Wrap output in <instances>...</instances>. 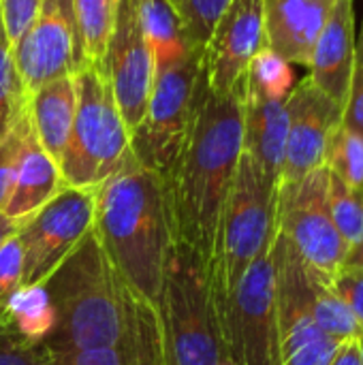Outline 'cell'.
Returning a JSON list of instances; mask_svg holds the SVG:
<instances>
[{"label": "cell", "instance_id": "6da1fadb", "mask_svg": "<svg viewBox=\"0 0 363 365\" xmlns=\"http://www.w3.org/2000/svg\"><path fill=\"white\" fill-rule=\"evenodd\" d=\"M242 88L216 94L201 83L182 152L169 173L175 242L212 263L220 214L244 150Z\"/></svg>", "mask_w": 363, "mask_h": 365}, {"label": "cell", "instance_id": "7a4b0ae2", "mask_svg": "<svg viewBox=\"0 0 363 365\" xmlns=\"http://www.w3.org/2000/svg\"><path fill=\"white\" fill-rule=\"evenodd\" d=\"M94 233L120 276L156 308L175 246L169 180L131 156L96 186Z\"/></svg>", "mask_w": 363, "mask_h": 365}, {"label": "cell", "instance_id": "3957f363", "mask_svg": "<svg viewBox=\"0 0 363 365\" xmlns=\"http://www.w3.org/2000/svg\"><path fill=\"white\" fill-rule=\"evenodd\" d=\"M45 287L56 308L51 353L116 346L158 323L156 308L120 276L94 229Z\"/></svg>", "mask_w": 363, "mask_h": 365}, {"label": "cell", "instance_id": "277c9868", "mask_svg": "<svg viewBox=\"0 0 363 365\" xmlns=\"http://www.w3.org/2000/svg\"><path fill=\"white\" fill-rule=\"evenodd\" d=\"M165 365L229 364L214 304L210 265L175 242L156 299Z\"/></svg>", "mask_w": 363, "mask_h": 365}, {"label": "cell", "instance_id": "5b68a950", "mask_svg": "<svg viewBox=\"0 0 363 365\" xmlns=\"http://www.w3.org/2000/svg\"><path fill=\"white\" fill-rule=\"evenodd\" d=\"M278 186L242 150L229 188L210 263L218 319L252 261L274 242Z\"/></svg>", "mask_w": 363, "mask_h": 365}, {"label": "cell", "instance_id": "8992f818", "mask_svg": "<svg viewBox=\"0 0 363 365\" xmlns=\"http://www.w3.org/2000/svg\"><path fill=\"white\" fill-rule=\"evenodd\" d=\"M77 109L68 145L60 160L66 186L96 188L131 156V130L101 64L75 73Z\"/></svg>", "mask_w": 363, "mask_h": 365}, {"label": "cell", "instance_id": "52a82bcc", "mask_svg": "<svg viewBox=\"0 0 363 365\" xmlns=\"http://www.w3.org/2000/svg\"><path fill=\"white\" fill-rule=\"evenodd\" d=\"M199 47L154 64V81L141 124L131 135V150L137 163L169 178L199 101L203 73Z\"/></svg>", "mask_w": 363, "mask_h": 365}, {"label": "cell", "instance_id": "ba28073f", "mask_svg": "<svg viewBox=\"0 0 363 365\" xmlns=\"http://www.w3.org/2000/svg\"><path fill=\"white\" fill-rule=\"evenodd\" d=\"M327 188V167H319L302 180L282 182L276 201V231L317 278L332 282L349 248L329 216Z\"/></svg>", "mask_w": 363, "mask_h": 365}, {"label": "cell", "instance_id": "9c48e42d", "mask_svg": "<svg viewBox=\"0 0 363 365\" xmlns=\"http://www.w3.org/2000/svg\"><path fill=\"white\" fill-rule=\"evenodd\" d=\"M274 242L252 261L220 314L231 365H280Z\"/></svg>", "mask_w": 363, "mask_h": 365}, {"label": "cell", "instance_id": "30bf717a", "mask_svg": "<svg viewBox=\"0 0 363 365\" xmlns=\"http://www.w3.org/2000/svg\"><path fill=\"white\" fill-rule=\"evenodd\" d=\"M280 365H329L344 342L329 338L312 314V272L291 244L274 235Z\"/></svg>", "mask_w": 363, "mask_h": 365}, {"label": "cell", "instance_id": "8fae6325", "mask_svg": "<svg viewBox=\"0 0 363 365\" xmlns=\"http://www.w3.org/2000/svg\"><path fill=\"white\" fill-rule=\"evenodd\" d=\"M96 188L64 186L39 212L19 222L24 284H47L94 229Z\"/></svg>", "mask_w": 363, "mask_h": 365}, {"label": "cell", "instance_id": "7c38bea8", "mask_svg": "<svg viewBox=\"0 0 363 365\" xmlns=\"http://www.w3.org/2000/svg\"><path fill=\"white\" fill-rule=\"evenodd\" d=\"M11 47L28 92L83 68L73 0H41L34 19Z\"/></svg>", "mask_w": 363, "mask_h": 365}, {"label": "cell", "instance_id": "4fadbf2b", "mask_svg": "<svg viewBox=\"0 0 363 365\" xmlns=\"http://www.w3.org/2000/svg\"><path fill=\"white\" fill-rule=\"evenodd\" d=\"M101 66L133 135L143 120L154 81V53L139 17V0L118 2L113 32Z\"/></svg>", "mask_w": 363, "mask_h": 365}, {"label": "cell", "instance_id": "5bb4252c", "mask_svg": "<svg viewBox=\"0 0 363 365\" xmlns=\"http://www.w3.org/2000/svg\"><path fill=\"white\" fill-rule=\"evenodd\" d=\"M265 47L263 0H229L201 51L208 90L227 94L242 88L255 53Z\"/></svg>", "mask_w": 363, "mask_h": 365}, {"label": "cell", "instance_id": "9a60e30c", "mask_svg": "<svg viewBox=\"0 0 363 365\" xmlns=\"http://www.w3.org/2000/svg\"><path fill=\"white\" fill-rule=\"evenodd\" d=\"M287 113L289 133L280 184L302 180L310 171L325 167L327 143L342 122V107L321 92L308 75L289 92Z\"/></svg>", "mask_w": 363, "mask_h": 365}, {"label": "cell", "instance_id": "2e32d148", "mask_svg": "<svg viewBox=\"0 0 363 365\" xmlns=\"http://www.w3.org/2000/svg\"><path fill=\"white\" fill-rule=\"evenodd\" d=\"M355 47L357 34L353 0H338L315 43L308 64V77L321 92H325L334 103H338L342 111L357 66Z\"/></svg>", "mask_w": 363, "mask_h": 365}, {"label": "cell", "instance_id": "e0dca14e", "mask_svg": "<svg viewBox=\"0 0 363 365\" xmlns=\"http://www.w3.org/2000/svg\"><path fill=\"white\" fill-rule=\"evenodd\" d=\"M338 0H263L265 45L289 64L306 66Z\"/></svg>", "mask_w": 363, "mask_h": 365}, {"label": "cell", "instance_id": "ac0fdd59", "mask_svg": "<svg viewBox=\"0 0 363 365\" xmlns=\"http://www.w3.org/2000/svg\"><path fill=\"white\" fill-rule=\"evenodd\" d=\"M64 180L60 173V165L41 148L36 135L30 126V118L26 111L24 139L15 165L13 188L2 214L17 225L39 212L49 199H53L62 188Z\"/></svg>", "mask_w": 363, "mask_h": 365}, {"label": "cell", "instance_id": "d6986e66", "mask_svg": "<svg viewBox=\"0 0 363 365\" xmlns=\"http://www.w3.org/2000/svg\"><path fill=\"white\" fill-rule=\"evenodd\" d=\"M244 152L278 186L285 163L289 113L287 101L267 98L244 83Z\"/></svg>", "mask_w": 363, "mask_h": 365}, {"label": "cell", "instance_id": "ffe728a7", "mask_svg": "<svg viewBox=\"0 0 363 365\" xmlns=\"http://www.w3.org/2000/svg\"><path fill=\"white\" fill-rule=\"evenodd\" d=\"M77 109L75 75L58 77L28 92V118L41 148L60 165L68 145Z\"/></svg>", "mask_w": 363, "mask_h": 365}, {"label": "cell", "instance_id": "44dd1931", "mask_svg": "<svg viewBox=\"0 0 363 365\" xmlns=\"http://www.w3.org/2000/svg\"><path fill=\"white\" fill-rule=\"evenodd\" d=\"M53 365H165L160 323L116 346L53 353Z\"/></svg>", "mask_w": 363, "mask_h": 365}, {"label": "cell", "instance_id": "7402d4cb", "mask_svg": "<svg viewBox=\"0 0 363 365\" xmlns=\"http://www.w3.org/2000/svg\"><path fill=\"white\" fill-rule=\"evenodd\" d=\"M139 17L154 53V64L178 58L193 47L182 13L171 0H139Z\"/></svg>", "mask_w": 363, "mask_h": 365}, {"label": "cell", "instance_id": "603a6c76", "mask_svg": "<svg viewBox=\"0 0 363 365\" xmlns=\"http://www.w3.org/2000/svg\"><path fill=\"white\" fill-rule=\"evenodd\" d=\"M4 321L30 342H47L56 329V308L45 284H21L6 302Z\"/></svg>", "mask_w": 363, "mask_h": 365}, {"label": "cell", "instance_id": "cb8c5ba5", "mask_svg": "<svg viewBox=\"0 0 363 365\" xmlns=\"http://www.w3.org/2000/svg\"><path fill=\"white\" fill-rule=\"evenodd\" d=\"M120 0H73L79 47L86 64H101L113 32Z\"/></svg>", "mask_w": 363, "mask_h": 365}, {"label": "cell", "instance_id": "d4e9b609", "mask_svg": "<svg viewBox=\"0 0 363 365\" xmlns=\"http://www.w3.org/2000/svg\"><path fill=\"white\" fill-rule=\"evenodd\" d=\"M28 90L17 71L13 47L6 38L0 19V141L15 128L19 118L26 113Z\"/></svg>", "mask_w": 363, "mask_h": 365}, {"label": "cell", "instance_id": "484cf974", "mask_svg": "<svg viewBox=\"0 0 363 365\" xmlns=\"http://www.w3.org/2000/svg\"><path fill=\"white\" fill-rule=\"evenodd\" d=\"M312 314L319 327L338 342L357 340L363 334L349 306L334 293L329 282L312 274Z\"/></svg>", "mask_w": 363, "mask_h": 365}, {"label": "cell", "instance_id": "4316f807", "mask_svg": "<svg viewBox=\"0 0 363 365\" xmlns=\"http://www.w3.org/2000/svg\"><path fill=\"white\" fill-rule=\"evenodd\" d=\"M244 83L267 98L287 101L289 92L293 90V68L282 56L265 45L250 60Z\"/></svg>", "mask_w": 363, "mask_h": 365}, {"label": "cell", "instance_id": "83f0119b", "mask_svg": "<svg viewBox=\"0 0 363 365\" xmlns=\"http://www.w3.org/2000/svg\"><path fill=\"white\" fill-rule=\"evenodd\" d=\"M327 203L329 216L342 242L347 248H353L363 237V188H351L340 178L329 173Z\"/></svg>", "mask_w": 363, "mask_h": 365}, {"label": "cell", "instance_id": "f1b7e54d", "mask_svg": "<svg viewBox=\"0 0 363 365\" xmlns=\"http://www.w3.org/2000/svg\"><path fill=\"white\" fill-rule=\"evenodd\" d=\"M325 167L329 173L340 178L351 188H363V135L340 122L334 130L327 152Z\"/></svg>", "mask_w": 363, "mask_h": 365}, {"label": "cell", "instance_id": "f546056e", "mask_svg": "<svg viewBox=\"0 0 363 365\" xmlns=\"http://www.w3.org/2000/svg\"><path fill=\"white\" fill-rule=\"evenodd\" d=\"M0 365H53V353L47 342H30L0 319Z\"/></svg>", "mask_w": 363, "mask_h": 365}, {"label": "cell", "instance_id": "4dcf8cb0", "mask_svg": "<svg viewBox=\"0 0 363 365\" xmlns=\"http://www.w3.org/2000/svg\"><path fill=\"white\" fill-rule=\"evenodd\" d=\"M227 4L229 0H180V13L193 45L203 49Z\"/></svg>", "mask_w": 363, "mask_h": 365}, {"label": "cell", "instance_id": "1f68e13d", "mask_svg": "<svg viewBox=\"0 0 363 365\" xmlns=\"http://www.w3.org/2000/svg\"><path fill=\"white\" fill-rule=\"evenodd\" d=\"M24 284V246L17 235H9L0 244V319L4 321V308L9 297Z\"/></svg>", "mask_w": 363, "mask_h": 365}, {"label": "cell", "instance_id": "d6a6232c", "mask_svg": "<svg viewBox=\"0 0 363 365\" xmlns=\"http://www.w3.org/2000/svg\"><path fill=\"white\" fill-rule=\"evenodd\" d=\"M24 126H26V113L19 118L15 128L0 141V214L9 201L11 188H13V178H15V165L24 139Z\"/></svg>", "mask_w": 363, "mask_h": 365}, {"label": "cell", "instance_id": "836d02e7", "mask_svg": "<svg viewBox=\"0 0 363 365\" xmlns=\"http://www.w3.org/2000/svg\"><path fill=\"white\" fill-rule=\"evenodd\" d=\"M329 287L349 306V310L353 312V317L363 329V269L342 265L332 278Z\"/></svg>", "mask_w": 363, "mask_h": 365}, {"label": "cell", "instance_id": "e575fe53", "mask_svg": "<svg viewBox=\"0 0 363 365\" xmlns=\"http://www.w3.org/2000/svg\"><path fill=\"white\" fill-rule=\"evenodd\" d=\"M41 0H0V19L9 43L13 45L30 26Z\"/></svg>", "mask_w": 363, "mask_h": 365}, {"label": "cell", "instance_id": "d590c367", "mask_svg": "<svg viewBox=\"0 0 363 365\" xmlns=\"http://www.w3.org/2000/svg\"><path fill=\"white\" fill-rule=\"evenodd\" d=\"M342 124L355 128L363 135V64L355 66L349 96H347L344 111H342Z\"/></svg>", "mask_w": 363, "mask_h": 365}, {"label": "cell", "instance_id": "8d00e7d4", "mask_svg": "<svg viewBox=\"0 0 363 365\" xmlns=\"http://www.w3.org/2000/svg\"><path fill=\"white\" fill-rule=\"evenodd\" d=\"M359 340V338H357ZM357 340H349L340 346V351L336 353L334 361L329 365H363L362 351H359V342Z\"/></svg>", "mask_w": 363, "mask_h": 365}, {"label": "cell", "instance_id": "74e56055", "mask_svg": "<svg viewBox=\"0 0 363 365\" xmlns=\"http://www.w3.org/2000/svg\"><path fill=\"white\" fill-rule=\"evenodd\" d=\"M342 265H347V267H359L363 269V237L353 246V248H349L347 250V257H344V261H342Z\"/></svg>", "mask_w": 363, "mask_h": 365}, {"label": "cell", "instance_id": "f35d334b", "mask_svg": "<svg viewBox=\"0 0 363 365\" xmlns=\"http://www.w3.org/2000/svg\"><path fill=\"white\" fill-rule=\"evenodd\" d=\"M17 229H19V225H17L15 220H11V218H6L4 214H0V244H2L9 235H13Z\"/></svg>", "mask_w": 363, "mask_h": 365}, {"label": "cell", "instance_id": "ab89813d", "mask_svg": "<svg viewBox=\"0 0 363 365\" xmlns=\"http://www.w3.org/2000/svg\"><path fill=\"white\" fill-rule=\"evenodd\" d=\"M355 62H357V66L363 64V21L362 32H359V36H357V47H355Z\"/></svg>", "mask_w": 363, "mask_h": 365}, {"label": "cell", "instance_id": "60d3db41", "mask_svg": "<svg viewBox=\"0 0 363 365\" xmlns=\"http://www.w3.org/2000/svg\"><path fill=\"white\" fill-rule=\"evenodd\" d=\"M357 342H359V351H362V357H363V334L359 336V340H357Z\"/></svg>", "mask_w": 363, "mask_h": 365}, {"label": "cell", "instance_id": "b9f144b4", "mask_svg": "<svg viewBox=\"0 0 363 365\" xmlns=\"http://www.w3.org/2000/svg\"><path fill=\"white\" fill-rule=\"evenodd\" d=\"M171 2H173V4H175L178 9H180V0H171Z\"/></svg>", "mask_w": 363, "mask_h": 365}, {"label": "cell", "instance_id": "7bdbcfd3", "mask_svg": "<svg viewBox=\"0 0 363 365\" xmlns=\"http://www.w3.org/2000/svg\"><path fill=\"white\" fill-rule=\"evenodd\" d=\"M225 365H231V364H225Z\"/></svg>", "mask_w": 363, "mask_h": 365}]
</instances>
